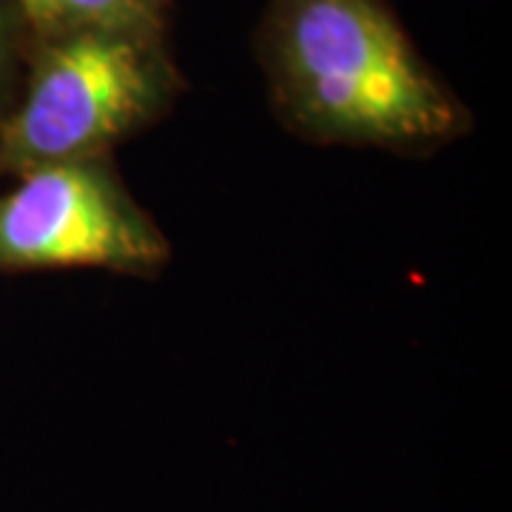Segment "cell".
Wrapping results in <instances>:
<instances>
[{
    "label": "cell",
    "instance_id": "obj_1",
    "mask_svg": "<svg viewBox=\"0 0 512 512\" xmlns=\"http://www.w3.org/2000/svg\"><path fill=\"white\" fill-rule=\"evenodd\" d=\"M259 60L279 117L311 143L416 151L467 128L387 0H271Z\"/></svg>",
    "mask_w": 512,
    "mask_h": 512
},
{
    "label": "cell",
    "instance_id": "obj_4",
    "mask_svg": "<svg viewBox=\"0 0 512 512\" xmlns=\"http://www.w3.org/2000/svg\"><path fill=\"white\" fill-rule=\"evenodd\" d=\"M35 40L89 32L131 29L165 35L168 0H15Z\"/></svg>",
    "mask_w": 512,
    "mask_h": 512
},
{
    "label": "cell",
    "instance_id": "obj_5",
    "mask_svg": "<svg viewBox=\"0 0 512 512\" xmlns=\"http://www.w3.org/2000/svg\"><path fill=\"white\" fill-rule=\"evenodd\" d=\"M35 37L15 0H0V117L18 97Z\"/></svg>",
    "mask_w": 512,
    "mask_h": 512
},
{
    "label": "cell",
    "instance_id": "obj_3",
    "mask_svg": "<svg viewBox=\"0 0 512 512\" xmlns=\"http://www.w3.org/2000/svg\"><path fill=\"white\" fill-rule=\"evenodd\" d=\"M0 194V274L103 268L157 274L168 239L111 157L43 165Z\"/></svg>",
    "mask_w": 512,
    "mask_h": 512
},
{
    "label": "cell",
    "instance_id": "obj_2",
    "mask_svg": "<svg viewBox=\"0 0 512 512\" xmlns=\"http://www.w3.org/2000/svg\"><path fill=\"white\" fill-rule=\"evenodd\" d=\"M180 74L165 35L89 29L35 40L15 103L0 117V177L109 157L174 103Z\"/></svg>",
    "mask_w": 512,
    "mask_h": 512
}]
</instances>
